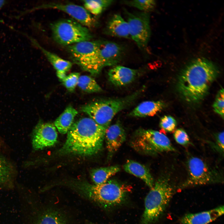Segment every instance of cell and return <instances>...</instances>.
<instances>
[{
  "label": "cell",
  "instance_id": "ba28073f",
  "mask_svg": "<svg viewBox=\"0 0 224 224\" xmlns=\"http://www.w3.org/2000/svg\"><path fill=\"white\" fill-rule=\"evenodd\" d=\"M51 29L54 39L61 45L68 46L90 41L92 38L86 27L72 19H64L54 22L51 24Z\"/></svg>",
  "mask_w": 224,
  "mask_h": 224
},
{
  "label": "cell",
  "instance_id": "83f0119b",
  "mask_svg": "<svg viewBox=\"0 0 224 224\" xmlns=\"http://www.w3.org/2000/svg\"><path fill=\"white\" fill-rule=\"evenodd\" d=\"M176 125L177 122L175 119L170 115H165L161 117L159 123L161 128L167 132L173 131Z\"/></svg>",
  "mask_w": 224,
  "mask_h": 224
},
{
  "label": "cell",
  "instance_id": "5bb4252c",
  "mask_svg": "<svg viewBox=\"0 0 224 224\" xmlns=\"http://www.w3.org/2000/svg\"><path fill=\"white\" fill-rule=\"evenodd\" d=\"M126 134L119 121L110 125L106 130L105 139L109 159L113 156L126 140Z\"/></svg>",
  "mask_w": 224,
  "mask_h": 224
},
{
  "label": "cell",
  "instance_id": "f546056e",
  "mask_svg": "<svg viewBox=\"0 0 224 224\" xmlns=\"http://www.w3.org/2000/svg\"><path fill=\"white\" fill-rule=\"evenodd\" d=\"M80 73L79 72H74L67 76L62 82L67 89L70 91H74L77 85Z\"/></svg>",
  "mask_w": 224,
  "mask_h": 224
},
{
  "label": "cell",
  "instance_id": "6da1fadb",
  "mask_svg": "<svg viewBox=\"0 0 224 224\" xmlns=\"http://www.w3.org/2000/svg\"><path fill=\"white\" fill-rule=\"evenodd\" d=\"M219 71L213 63L203 58H198L189 63L179 77L178 88L187 101L197 102L207 94Z\"/></svg>",
  "mask_w": 224,
  "mask_h": 224
},
{
  "label": "cell",
  "instance_id": "836d02e7",
  "mask_svg": "<svg viewBox=\"0 0 224 224\" xmlns=\"http://www.w3.org/2000/svg\"><path fill=\"white\" fill-rule=\"evenodd\" d=\"M6 3V1L4 0H0V9Z\"/></svg>",
  "mask_w": 224,
  "mask_h": 224
},
{
  "label": "cell",
  "instance_id": "9a60e30c",
  "mask_svg": "<svg viewBox=\"0 0 224 224\" xmlns=\"http://www.w3.org/2000/svg\"><path fill=\"white\" fill-rule=\"evenodd\" d=\"M224 207L221 205L213 209L185 215L180 219L181 224H208L222 215Z\"/></svg>",
  "mask_w": 224,
  "mask_h": 224
},
{
  "label": "cell",
  "instance_id": "4dcf8cb0",
  "mask_svg": "<svg viewBox=\"0 0 224 224\" xmlns=\"http://www.w3.org/2000/svg\"><path fill=\"white\" fill-rule=\"evenodd\" d=\"M173 136L175 141L180 145L186 146L190 143L189 136L186 132L182 128H178L175 130Z\"/></svg>",
  "mask_w": 224,
  "mask_h": 224
},
{
  "label": "cell",
  "instance_id": "1f68e13d",
  "mask_svg": "<svg viewBox=\"0 0 224 224\" xmlns=\"http://www.w3.org/2000/svg\"><path fill=\"white\" fill-rule=\"evenodd\" d=\"M224 132H220L215 135L216 144L217 148L222 153L224 152Z\"/></svg>",
  "mask_w": 224,
  "mask_h": 224
},
{
  "label": "cell",
  "instance_id": "e0dca14e",
  "mask_svg": "<svg viewBox=\"0 0 224 224\" xmlns=\"http://www.w3.org/2000/svg\"><path fill=\"white\" fill-rule=\"evenodd\" d=\"M107 35L120 38L130 37L128 24L119 14L113 15L107 23L105 28Z\"/></svg>",
  "mask_w": 224,
  "mask_h": 224
},
{
  "label": "cell",
  "instance_id": "7a4b0ae2",
  "mask_svg": "<svg viewBox=\"0 0 224 224\" xmlns=\"http://www.w3.org/2000/svg\"><path fill=\"white\" fill-rule=\"evenodd\" d=\"M106 130L90 118L80 119L72 124L59 152L84 156L96 154L102 148Z\"/></svg>",
  "mask_w": 224,
  "mask_h": 224
},
{
  "label": "cell",
  "instance_id": "d6a6232c",
  "mask_svg": "<svg viewBox=\"0 0 224 224\" xmlns=\"http://www.w3.org/2000/svg\"><path fill=\"white\" fill-rule=\"evenodd\" d=\"M66 72L63 71H56L57 76L61 82L67 77Z\"/></svg>",
  "mask_w": 224,
  "mask_h": 224
},
{
  "label": "cell",
  "instance_id": "ffe728a7",
  "mask_svg": "<svg viewBox=\"0 0 224 224\" xmlns=\"http://www.w3.org/2000/svg\"><path fill=\"white\" fill-rule=\"evenodd\" d=\"M78 111L71 105L68 106L57 118L54 125L61 134L67 133L71 127Z\"/></svg>",
  "mask_w": 224,
  "mask_h": 224
},
{
  "label": "cell",
  "instance_id": "7c38bea8",
  "mask_svg": "<svg viewBox=\"0 0 224 224\" xmlns=\"http://www.w3.org/2000/svg\"><path fill=\"white\" fill-rule=\"evenodd\" d=\"M32 145L35 150L54 146L57 141L58 133L54 124L40 120L33 129Z\"/></svg>",
  "mask_w": 224,
  "mask_h": 224
},
{
  "label": "cell",
  "instance_id": "7402d4cb",
  "mask_svg": "<svg viewBox=\"0 0 224 224\" xmlns=\"http://www.w3.org/2000/svg\"><path fill=\"white\" fill-rule=\"evenodd\" d=\"M120 170V167L118 166L100 167L92 170L90 175L95 184L99 185L105 182Z\"/></svg>",
  "mask_w": 224,
  "mask_h": 224
},
{
  "label": "cell",
  "instance_id": "44dd1931",
  "mask_svg": "<svg viewBox=\"0 0 224 224\" xmlns=\"http://www.w3.org/2000/svg\"><path fill=\"white\" fill-rule=\"evenodd\" d=\"M33 44L39 48L43 52L56 71H68L71 68L72 63L64 59L57 55L51 52L41 46L35 40L29 37Z\"/></svg>",
  "mask_w": 224,
  "mask_h": 224
},
{
  "label": "cell",
  "instance_id": "9c48e42d",
  "mask_svg": "<svg viewBox=\"0 0 224 224\" xmlns=\"http://www.w3.org/2000/svg\"><path fill=\"white\" fill-rule=\"evenodd\" d=\"M125 11L130 37L139 48H145L149 42L151 33L149 12L141 11L130 12Z\"/></svg>",
  "mask_w": 224,
  "mask_h": 224
},
{
  "label": "cell",
  "instance_id": "484cf974",
  "mask_svg": "<svg viewBox=\"0 0 224 224\" xmlns=\"http://www.w3.org/2000/svg\"><path fill=\"white\" fill-rule=\"evenodd\" d=\"M114 1L110 0L83 1L84 8L90 13L97 15L110 5Z\"/></svg>",
  "mask_w": 224,
  "mask_h": 224
},
{
  "label": "cell",
  "instance_id": "30bf717a",
  "mask_svg": "<svg viewBox=\"0 0 224 224\" xmlns=\"http://www.w3.org/2000/svg\"><path fill=\"white\" fill-rule=\"evenodd\" d=\"M124 52L120 45L111 41L101 40L93 63L92 75H98L103 68L117 64L122 59Z\"/></svg>",
  "mask_w": 224,
  "mask_h": 224
},
{
  "label": "cell",
  "instance_id": "4fadbf2b",
  "mask_svg": "<svg viewBox=\"0 0 224 224\" xmlns=\"http://www.w3.org/2000/svg\"><path fill=\"white\" fill-rule=\"evenodd\" d=\"M53 9L61 11L68 14L82 25L88 27L93 26L95 20L84 7L74 4L50 3L36 7L31 10Z\"/></svg>",
  "mask_w": 224,
  "mask_h": 224
},
{
  "label": "cell",
  "instance_id": "d4e9b609",
  "mask_svg": "<svg viewBox=\"0 0 224 224\" xmlns=\"http://www.w3.org/2000/svg\"><path fill=\"white\" fill-rule=\"evenodd\" d=\"M34 224H65L62 216L56 212L46 211L40 214Z\"/></svg>",
  "mask_w": 224,
  "mask_h": 224
},
{
  "label": "cell",
  "instance_id": "f1b7e54d",
  "mask_svg": "<svg viewBox=\"0 0 224 224\" xmlns=\"http://www.w3.org/2000/svg\"><path fill=\"white\" fill-rule=\"evenodd\" d=\"M224 89L222 88L217 93L212 106L214 111L224 119Z\"/></svg>",
  "mask_w": 224,
  "mask_h": 224
},
{
  "label": "cell",
  "instance_id": "2e32d148",
  "mask_svg": "<svg viewBox=\"0 0 224 224\" xmlns=\"http://www.w3.org/2000/svg\"><path fill=\"white\" fill-rule=\"evenodd\" d=\"M138 71L121 66L110 69L108 76L110 81L114 86H121L130 84L136 77Z\"/></svg>",
  "mask_w": 224,
  "mask_h": 224
},
{
  "label": "cell",
  "instance_id": "277c9868",
  "mask_svg": "<svg viewBox=\"0 0 224 224\" xmlns=\"http://www.w3.org/2000/svg\"><path fill=\"white\" fill-rule=\"evenodd\" d=\"M146 196L139 224H154L163 213L174 192L169 177L163 175L154 183Z\"/></svg>",
  "mask_w": 224,
  "mask_h": 224
},
{
  "label": "cell",
  "instance_id": "8fae6325",
  "mask_svg": "<svg viewBox=\"0 0 224 224\" xmlns=\"http://www.w3.org/2000/svg\"><path fill=\"white\" fill-rule=\"evenodd\" d=\"M100 43L101 40L84 41L68 45L67 48L74 62L88 72Z\"/></svg>",
  "mask_w": 224,
  "mask_h": 224
},
{
  "label": "cell",
  "instance_id": "8992f818",
  "mask_svg": "<svg viewBox=\"0 0 224 224\" xmlns=\"http://www.w3.org/2000/svg\"><path fill=\"white\" fill-rule=\"evenodd\" d=\"M130 144L137 152L147 155L176 151L167 136L160 132L151 129H137L132 137Z\"/></svg>",
  "mask_w": 224,
  "mask_h": 224
},
{
  "label": "cell",
  "instance_id": "cb8c5ba5",
  "mask_svg": "<svg viewBox=\"0 0 224 224\" xmlns=\"http://www.w3.org/2000/svg\"><path fill=\"white\" fill-rule=\"evenodd\" d=\"M77 86L83 91L89 93L99 92L102 91L96 80L88 76H80Z\"/></svg>",
  "mask_w": 224,
  "mask_h": 224
},
{
  "label": "cell",
  "instance_id": "ac0fdd59",
  "mask_svg": "<svg viewBox=\"0 0 224 224\" xmlns=\"http://www.w3.org/2000/svg\"><path fill=\"white\" fill-rule=\"evenodd\" d=\"M124 170L142 180L151 188L154 182L149 169L145 166L132 160H128L123 166Z\"/></svg>",
  "mask_w": 224,
  "mask_h": 224
},
{
  "label": "cell",
  "instance_id": "4316f807",
  "mask_svg": "<svg viewBox=\"0 0 224 224\" xmlns=\"http://www.w3.org/2000/svg\"><path fill=\"white\" fill-rule=\"evenodd\" d=\"M123 2L141 12H148L154 8L156 4L155 1L152 0L124 1Z\"/></svg>",
  "mask_w": 224,
  "mask_h": 224
},
{
  "label": "cell",
  "instance_id": "52a82bcc",
  "mask_svg": "<svg viewBox=\"0 0 224 224\" xmlns=\"http://www.w3.org/2000/svg\"><path fill=\"white\" fill-rule=\"evenodd\" d=\"M188 175L180 186V189L223 182V178L219 171L210 167L203 160L191 156L186 162Z\"/></svg>",
  "mask_w": 224,
  "mask_h": 224
},
{
  "label": "cell",
  "instance_id": "d6986e66",
  "mask_svg": "<svg viewBox=\"0 0 224 224\" xmlns=\"http://www.w3.org/2000/svg\"><path fill=\"white\" fill-rule=\"evenodd\" d=\"M162 101H147L138 105L128 114L130 116L143 117L152 116L161 111L165 107Z\"/></svg>",
  "mask_w": 224,
  "mask_h": 224
},
{
  "label": "cell",
  "instance_id": "3957f363",
  "mask_svg": "<svg viewBox=\"0 0 224 224\" xmlns=\"http://www.w3.org/2000/svg\"><path fill=\"white\" fill-rule=\"evenodd\" d=\"M76 187L82 194L106 208L122 204L132 189L130 185L114 180H108L99 185L79 184Z\"/></svg>",
  "mask_w": 224,
  "mask_h": 224
},
{
  "label": "cell",
  "instance_id": "603a6c76",
  "mask_svg": "<svg viewBox=\"0 0 224 224\" xmlns=\"http://www.w3.org/2000/svg\"><path fill=\"white\" fill-rule=\"evenodd\" d=\"M13 173L11 165L0 155V187L10 184L12 179Z\"/></svg>",
  "mask_w": 224,
  "mask_h": 224
},
{
  "label": "cell",
  "instance_id": "5b68a950",
  "mask_svg": "<svg viewBox=\"0 0 224 224\" xmlns=\"http://www.w3.org/2000/svg\"><path fill=\"white\" fill-rule=\"evenodd\" d=\"M142 90H139L123 98L93 102L82 106L81 110L106 129L114 116L129 105Z\"/></svg>",
  "mask_w": 224,
  "mask_h": 224
}]
</instances>
